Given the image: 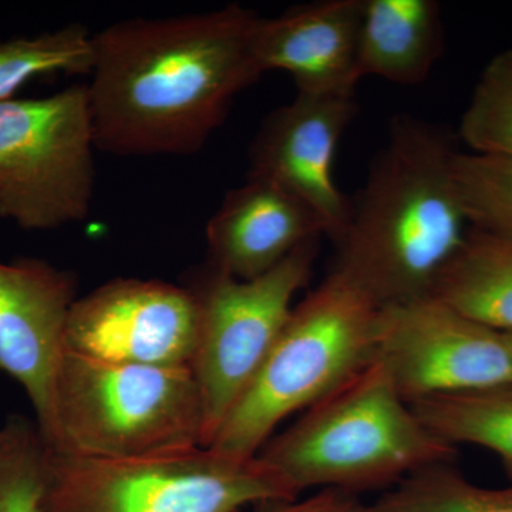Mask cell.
<instances>
[{"mask_svg": "<svg viewBox=\"0 0 512 512\" xmlns=\"http://www.w3.org/2000/svg\"><path fill=\"white\" fill-rule=\"evenodd\" d=\"M259 18L228 5L96 33L86 84L96 147L123 157L201 150L235 97L264 74L254 46Z\"/></svg>", "mask_w": 512, "mask_h": 512, "instance_id": "cell-1", "label": "cell"}, {"mask_svg": "<svg viewBox=\"0 0 512 512\" xmlns=\"http://www.w3.org/2000/svg\"><path fill=\"white\" fill-rule=\"evenodd\" d=\"M457 153L446 131L394 117L365 185L350 200L332 271L379 306L430 296L471 229L454 177Z\"/></svg>", "mask_w": 512, "mask_h": 512, "instance_id": "cell-2", "label": "cell"}, {"mask_svg": "<svg viewBox=\"0 0 512 512\" xmlns=\"http://www.w3.org/2000/svg\"><path fill=\"white\" fill-rule=\"evenodd\" d=\"M258 456L299 494L330 488L360 495L450 464L456 446L419 419L375 359L272 437Z\"/></svg>", "mask_w": 512, "mask_h": 512, "instance_id": "cell-3", "label": "cell"}, {"mask_svg": "<svg viewBox=\"0 0 512 512\" xmlns=\"http://www.w3.org/2000/svg\"><path fill=\"white\" fill-rule=\"evenodd\" d=\"M380 308L330 271L293 306L274 348L208 447L258 456L282 421L325 399L376 359Z\"/></svg>", "mask_w": 512, "mask_h": 512, "instance_id": "cell-4", "label": "cell"}, {"mask_svg": "<svg viewBox=\"0 0 512 512\" xmlns=\"http://www.w3.org/2000/svg\"><path fill=\"white\" fill-rule=\"evenodd\" d=\"M299 495L259 456L202 446L121 458L49 448L37 512H238Z\"/></svg>", "mask_w": 512, "mask_h": 512, "instance_id": "cell-5", "label": "cell"}, {"mask_svg": "<svg viewBox=\"0 0 512 512\" xmlns=\"http://www.w3.org/2000/svg\"><path fill=\"white\" fill-rule=\"evenodd\" d=\"M56 453L138 457L202 446L201 393L188 367L131 365L64 352Z\"/></svg>", "mask_w": 512, "mask_h": 512, "instance_id": "cell-6", "label": "cell"}, {"mask_svg": "<svg viewBox=\"0 0 512 512\" xmlns=\"http://www.w3.org/2000/svg\"><path fill=\"white\" fill-rule=\"evenodd\" d=\"M318 254L319 239H313L271 271L248 281L207 264L188 272L183 285L197 299L200 311L191 372L204 410L202 447L210 446L274 348L296 293L311 281Z\"/></svg>", "mask_w": 512, "mask_h": 512, "instance_id": "cell-7", "label": "cell"}, {"mask_svg": "<svg viewBox=\"0 0 512 512\" xmlns=\"http://www.w3.org/2000/svg\"><path fill=\"white\" fill-rule=\"evenodd\" d=\"M86 84L0 101V218L26 231L82 222L96 167Z\"/></svg>", "mask_w": 512, "mask_h": 512, "instance_id": "cell-8", "label": "cell"}, {"mask_svg": "<svg viewBox=\"0 0 512 512\" xmlns=\"http://www.w3.org/2000/svg\"><path fill=\"white\" fill-rule=\"evenodd\" d=\"M376 359L409 404L512 386L504 333L431 295L380 308Z\"/></svg>", "mask_w": 512, "mask_h": 512, "instance_id": "cell-9", "label": "cell"}, {"mask_svg": "<svg viewBox=\"0 0 512 512\" xmlns=\"http://www.w3.org/2000/svg\"><path fill=\"white\" fill-rule=\"evenodd\" d=\"M200 311L184 285L117 278L77 298L66 350L131 365L188 367L197 350Z\"/></svg>", "mask_w": 512, "mask_h": 512, "instance_id": "cell-10", "label": "cell"}, {"mask_svg": "<svg viewBox=\"0 0 512 512\" xmlns=\"http://www.w3.org/2000/svg\"><path fill=\"white\" fill-rule=\"evenodd\" d=\"M77 278L45 259L0 261V372L25 390L47 446L56 436V383Z\"/></svg>", "mask_w": 512, "mask_h": 512, "instance_id": "cell-11", "label": "cell"}, {"mask_svg": "<svg viewBox=\"0 0 512 512\" xmlns=\"http://www.w3.org/2000/svg\"><path fill=\"white\" fill-rule=\"evenodd\" d=\"M356 113V94L296 93L262 121L249 151L248 177L272 181L305 202L333 242L350 211L336 183V154Z\"/></svg>", "mask_w": 512, "mask_h": 512, "instance_id": "cell-12", "label": "cell"}, {"mask_svg": "<svg viewBox=\"0 0 512 512\" xmlns=\"http://www.w3.org/2000/svg\"><path fill=\"white\" fill-rule=\"evenodd\" d=\"M365 0H319L259 18L255 56L262 73L282 70L296 93L356 94Z\"/></svg>", "mask_w": 512, "mask_h": 512, "instance_id": "cell-13", "label": "cell"}, {"mask_svg": "<svg viewBox=\"0 0 512 512\" xmlns=\"http://www.w3.org/2000/svg\"><path fill=\"white\" fill-rule=\"evenodd\" d=\"M326 227L316 212L272 181L248 177L228 191L207 225V262L215 271L248 281L285 261Z\"/></svg>", "mask_w": 512, "mask_h": 512, "instance_id": "cell-14", "label": "cell"}, {"mask_svg": "<svg viewBox=\"0 0 512 512\" xmlns=\"http://www.w3.org/2000/svg\"><path fill=\"white\" fill-rule=\"evenodd\" d=\"M444 25L436 0H365L359 74L402 86L430 76L444 53Z\"/></svg>", "mask_w": 512, "mask_h": 512, "instance_id": "cell-15", "label": "cell"}, {"mask_svg": "<svg viewBox=\"0 0 512 512\" xmlns=\"http://www.w3.org/2000/svg\"><path fill=\"white\" fill-rule=\"evenodd\" d=\"M431 296L468 318L512 333V241L471 228Z\"/></svg>", "mask_w": 512, "mask_h": 512, "instance_id": "cell-16", "label": "cell"}, {"mask_svg": "<svg viewBox=\"0 0 512 512\" xmlns=\"http://www.w3.org/2000/svg\"><path fill=\"white\" fill-rule=\"evenodd\" d=\"M410 406L440 439L491 451L512 476V386L441 394Z\"/></svg>", "mask_w": 512, "mask_h": 512, "instance_id": "cell-17", "label": "cell"}, {"mask_svg": "<svg viewBox=\"0 0 512 512\" xmlns=\"http://www.w3.org/2000/svg\"><path fill=\"white\" fill-rule=\"evenodd\" d=\"M94 35L70 25L35 37L0 42V101L15 99L26 84L57 74L92 73Z\"/></svg>", "mask_w": 512, "mask_h": 512, "instance_id": "cell-18", "label": "cell"}, {"mask_svg": "<svg viewBox=\"0 0 512 512\" xmlns=\"http://www.w3.org/2000/svg\"><path fill=\"white\" fill-rule=\"evenodd\" d=\"M370 507L372 512H512V485L481 487L440 464L404 478Z\"/></svg>", "mask_w": 512, "mask_h": 512, "instance_id": "cell-19", "label": "cell"}, {"mask_svg": "<svg viewBox=\"0 0 512 512\" xmlns=\"http://www.w3.org/2000/svg\"><path fill=\"white\" fill-rule=\"evenodd\" d=\"M470 153L512 160V49L495 55L478 77L458 128Z\"/></svg>", "mask_w": 512, "mask_h": 512, "instance_id": "cell-20", "label": "cell"}, {"mask_svg": "<svg viewBox=\"0 0 512 512\" xmlns=\"http://www.w3.org/2000/svg\"><path fill=\"white\" fill-rule=\"evenodd\" d=\"M47 447L36 420L10 416L0 426V512H37Z\"/></svg>", "mask_w": 512, "mask_h": 512, "instance_id": "cell-21", "label": "cell"}, {"mask_svg": "<svg viewBox=\"0 0 512 512\" xmlns=\"http://www.w3.org/2000/svg\"><path fill=\"white\" fill-rule=\"evenodd\" d=\"M454 177L471 228L512 241V160L458 151Z\"/></svg>", "mask_w": 512, "mask_h": 512, "instance_id": "cell-22", "label": "cell"}, {"mask_svg": "<svg viewBox=\"0 0 512 512\" xmlns=\"http://www.w3.org/2000/svg\"><path fill=\"white\" fill-rule=\"evenodd\" d=\"M255 512H372V507L360 495L328 488L318 490L311 497L262 505Z\"/></svg>", "mask_w": 512, "mask_h": 512, "instance_id": "cell-23", "label": "cell"}, {"mask_svg": "<svg viewBox=\"0 0 512 512\" xmlns=\"http://www.w3.org/2000/svg\"><path fill=\"white\" fill-rule=\"evenodd\" d=\"M505 340H507L508 348H510L512 353V333H504Z\"/></svg>", "mask_w": 512, "mask_h": 512, "instance_id": "cell-24", "label": "cell"}]
</instances>
